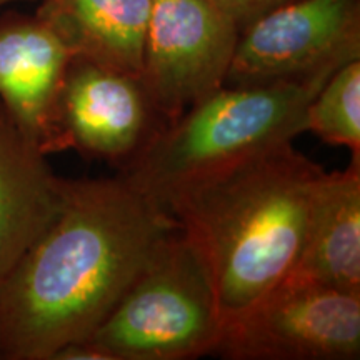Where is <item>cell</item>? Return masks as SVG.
Masks as SVG:
<instances>
[{
	"instance_id": "2",
	"label": "cell",
	"mask_w": 360,
	"mask_h": 360,
	"mask_svg": "<svg viewBox=\"0 0 360 360\" xmlns=\"http://www.w3.org/2000/svg\"><path fill=\"white\" fill-rule=\"evenodd\" d=\"M323 172L285 142L165 204L209 267L222 326L292 272Z\"/></svg>"
},
{
	"instance_id": "15",
	"label": "cell",
	"mask_w": 360,
	"mask_h": 360,
	"mask_svg": "<svg viewBox=\"0 0 360 360\" xmlns=\"http://www.w3.org/2000/svg\"><path fill=\"white\" fill-rule=\"evenodd\" d=\"M12 2H19V0H0V7L7 6V4H12Z\"/></svg>"
},
{
	"instance_id": "1",
	"label": "cell",
	"mask_w": 360,
	"mask_h": 360,
	"mask_svg": "<svg viewBox=\"0 0 360 360\" xmlns=\"http://www.w3.org/2000/svg\"><path fill=\"white\" fill-rule=\"evenodd\" d=\"M174 227L124 175L64 179L51 222L0 277V360H53L87 339Z\"/></svg>"
},
{
	"instance_id": "7",
	"label": "cell",
	"mask_w": 360,
	"mask_h": 360,
	"mask_svg": "<svg viewBox=\"0 0 360 360\" xmlns=\"http://www.w3.org/2000/svg\"><path fill=\"white\" fill-rule=\"evenodd\" d=\"M237 39L210 0L152 2L139 79L165 124L224 87Z\"/></svg>"
},
{
	"instance_id": "10",
	"label": "cell",
	"mask_w": 360,
	"mask_h": 360,
	"mask_svg": "<svg viewBox=\"0 0 360 360\" xmlns=\"http://www.w3.org/2000/svg\"><path fill=\"white\" fill-rule=\"evenodd\" d=\"M285 278L360 295V164L323 172L297 262Z\"/></svg>"
},
{
	"instance_id": "13",
	"label": "cell",
	"mask_w": 360,
	"mask_h": 360,
	"mask_svg": "<svg viewBox=\"0 0 360 360\" xmlns=\"http://www.w3.org/2000/svg\"><path fill=\"white\" fill-rule=\"evenodd\" d=\"M305 132L349 148L360 164V58L337 69L317 90L305 112Z\"/></svg>"
},
{
	"instance_id": "5",
	"label": "cell",
	"mask_w": 360,
	"mask_h": 360,
	"mask_svg": "<svg viewBox=\"0 0 360 360\" xmlns=\"http://www.w3.org/2000/svg\"><path fill=\"white\" fill-rule=\"evenodd\" d=\"M214 355L231 360H355L360 295L283 278L224 322Z\"/></svg>"
},
{
	"instance_id": "8",
	"label": "cell",
	"mask_w": 360,
	"mask_h": 360,
	"mask_svg": "<svg viewBox=\"0 0 360 360\" xmlns=\"http://www.w3.org/2000/svg\"><path fill=\"white\" fill-rule=\"evenodd\" d=\"M164 125L141 79L72 58L42 150L45 155L75 150L122 170Z\"/></svg>"
},
{
	"instance_id": "12",
	"label": "cell",
	"mask_w": 360,
	"mask_h": 360,
	"mask_svg": "<svg viewBox=\"0 0 360 360\" xmlns=\"http://www.w3.org/2000/svg\"><path fill=\"white\" fill-rule=\"evenodd\" d=\"M154 0H42L37 15L72 53L139 77Z\"/></svg>"
},
{
	"instance_id": "6",
	"label": "cell",
	"mask_w": 360,
	"mask_h": 360,
	"mask_svg": "<svg viewBox=\"0 0 360 360\" xmlns=\"http://www.w3.org/2000/svg\"><path fill=\"white\" fill-rule=\"evenodd\" d=\"M360 58V0H292L238 30L225 85L321 79Z\"/></svg>"
},
{
	"instance_id": "3",
	"label": "cell",
	"mask_w": 360,
	"mask_h": 360,
	"mask_svg": "<svg viewBox=\"0 0 360 360\" xmlns=\"http://www.w3.org/2000/svg\"><path fill=\"white\" fill-rule=\"evenodd\" d=\"M328 77L224 85L165 124L119 174L165 210L179 192L305 132L309 103Z\"/></svg>"
},
{
	"instance_id": "11",
	"label": "cell",
	"mask_w": 360,
	"mask_h": 360,
	"mask_svg": "<svg viewBox=\"0 0 360 360\" xmlns=\"http://www.w3.org/2000/svg\"><path fill=\"white\" fill-rule=\"evenodd\" d=\"M64 179L0 102V277L51 222Z\"/></svg>"
},
{
	"instance_id": "4",
	"label": "cell",
	"mask_w": 360,
	"mask_h": 360,
	"mask_svg": "<svg viewBox=\"0 0 360 360\" xmlns=\"http://www.w3.org/2000/svg\"><path fill=\"white\" fill-rule=\"evenodd\" d=\"M220 332L222 314L209 267L177 224L84 340L109 360H192L214 355Z\"/></svg>"
},
{
	"instance_id": "9",
	"label": "cell",
	"mask_w": 360,
	"mask_h": 360,
	"mask_svg": "<svg viewBox=\"0 0 360 360\" xmlns=\"http://www.w3.org/2000/svg\"><path fill=\"white\" fill-rule=\"evenodd\" d=\"M70 60L67 45L37 13L0 17V102L40 150Z\"/></svg>"
},
{
	"instance_id": "14",
	"label": "cell",
	"mask_w": 360,
	"mask_h": 360,
	"mask_svg": "<svg viewBox=\"0 0 360 360\" xmlns=\"http://www.w3.org/2000/svg\"><path fill=\"white\" fill-rule=\"evenodd\" d=\"M225 15L236 22L238 30L257 17L264 15L274 8L285 6L292 0H210Z\"/></svg>"
}]
</instances>
